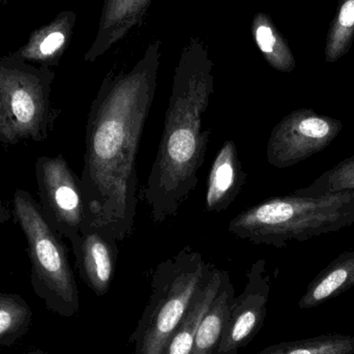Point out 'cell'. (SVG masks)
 Wrapping results in <instances>:
<instances>
[{"mask_svg":"<svg viewBox=\"0 0 354 354\" xmlns=\"http://www.w3.org/2000/svg\"><path fill=\"white\" fill-rule=\"evenodd\" d=\"M32 311L22 297L15 293L0 295V349L12 346L28 333Z\"/></svg>","mask_w":354,"mask_h":354,"instance_id":"2e32d148","label":"cell"},{"mask_svg":"<svg viewBox=\"0 0 354 354\" xmlns=\"http://www.w3.org/2000/svg\"><path fill=\"white\" fill-rule=\"evenodd\" d=\"M354 189V157L345 160L334 169L326 172L314 181L307 189H301L295 194L308 197L330 195L338 192Z\"/></svg>","mask_w":354,"mask_h":354,"instance_id":"ffe728a7","label":"cell"},{"mask_svg":"<svg viewBox=\"0 0 354 354\" xmlns=\"http://www.w3.org/2000/svg\"><path fill=\"white\" fill-rule=\"evenodd\" d=\"M12 204L15 221L26 239L33 292L55 315H78L80 297L64 237L46 220L28 192L17 189Z\"/></svg>","mask_w":354,"mask_h":354,"instance_id":"5b68a950","label":"cell"},{"mask_svg":"<svg viewBox=\"0 0 354 354\" xmlns=\"http://www.w3.org/2000/svg\"><path fill=\"white\" fill-rule=\"evenodd\" d=\"M256 41L270 66L281 72H292L295 59L287 41L266 17L260 19L255 29Z\"/></svg>","mask_w":354,"mask_h":354,"instance_id":"d6986e66","label":"cell"},{"mask_svg":"<svg viewBox=\"0 0 354 354\" xmlns=\"http://www.w3.org/2000/svg\"><path fill=\"white\" fill-rule=\"evenodd\" d=\"M23 354H48L45 353L44 351H41V349H35V351H28V353H23Z\"/></svg>","mask_w":354,"mask_h":354,"instance_id":"7402d4cb","label":"cell"},{"mask_svg":"<svg viewBox=\"0 0 354 354\" xmlns=\"http://www.w3.org/2000/svg\"><path fill=\"white\" fill-rule=\"evenodd\" d=\"M266 261L258 260L247 274L248 282L241 295L233 299L214 354H239L262 328L268 310L270 283Z\"/></svg>","mask_w":354,"mask_h":354,"instance_id":"9c48e42d","label":"cell"},{"mask_svg":"<svg viewBox=\"0 0 354 354\" xmlns=\"http://www.w3.org/2000/svg\"><path fill=\"white\" fill-rule=\"evenodd\" d=\"M155 91L156 66H138L128 75L103 83L87 118L80 179L88 226L118 243L134 229L137 156Z\"/></svg>","mask_w":354,"mask_h":354,"instance_id":"6da1fadb","label":"cell"},{"mask_svg":"<svg viewBox=\"0 0 354 354\" xmlns=\"http://www.w3.org/2000/svg\"><path fill=\"white\" fill-rule=\"evenodd\" d=\"M118 243L95 227H86L81 233L74 251L76 268L84 284L97 297H105L111 288L120 255Z\"/></svg>","mask_w":354,"mask_h":354,"instance_id":"30bf717a","label":"cell"},{"mask_svg":"<svg viewBox=\"0 0 354 354\" xmlns=\"http://www.w3.org/2000/svg\"><path fill=\"white\" fill-rule=\"evenodd\" d=\"M342 129L339 120L313 110H297L272 130L266 149L268 163L284 169L305 161L330 145Z\"/></svg>","mask_w":354,"mask_h":354,"instance_id":"ba28073f","label":"cell"},{"mask_svg":"<svg viewBox=\"0 0 354 354\" xmlns=\"http://www.w3.org/2000/svg\"><path fill=\"white\" fill-rule=\"evenodd\" d=\"M74 20L73 12H62L51 22L33 30L27 43L10 55L35 66H57L70 41Z\"/></svg>","mask_w":354,"mask_h":354,"instance_id":"7c38bea8","label":"cell"},{"mask_svg":"<svg viewBox=\"0 0 354 354\" xmlns=\"http://www.w3.org/2000/svg\"><path fill=\"white\" fill-rule=\"evenodd\" d=\"M225 274L226 270L214 266L207 282L198 293L180 326L168 342L164 354H191L196 333L212 301L218 295Z\"/></svg>","mask_w":354,"mask_h":354,"instance_id":"4fadbf2b","label":"cell"},{"mask_svg":"<svg viewBox=\"0 0 354 354\" xmlns=\"http://www.w3.org/2000/svg\"><path fill=\"white\" fill-rule=\"evenodd\" d=\"M0 295H1V291H0Z\"/></svg>","mask_w":354,"mask_h":354,"instance_id":"cb8c5ba5","label":"cell"},{"mask_svg":"<svg viewBox=\"0 0 354 354\" xmlns=\"http://www.w3.org/2000/svg\"><path fill=\"white\" fill-rule=\"evenodd\" d=\"M247 174L239 161L236 143L225 141L214 158L207 178L205 209L207 212H223L234 201L245 185Z\"/></svg>","mask_w":354,"mask_h":354,"instance_id":"8fae6325","label":"cell"},{"mask_svg":"<svg viewBox=\"0 0 354 354\" xmlns=\"http://www.w3.org/2000/svg\"><path fill=\"white\" fill-rule=\"evenodd\" d=\"M354 285V253L337 260L318 277L299 301L301 309L317 307Z\"/></svg>","mask_w":354,"mask_h":354,"instance_id":"9a60e30c","label":"cell"},{"mask_svg":"<svg viewBox=\"0 0 354 354\" xmlns=\"http://www.w3.org/2000/svg\"><path fill=\"white\" fill-rule=\"evenodd\" d=\"M353 223L354 189L318 197L293 193L245 208L230 221L228 231L255 245L283 247Z\"/></svg>","mask_w":354,"mask_h":354,"instance_id":"3957f363","label":"cell"},{"mask_svg":"<svg viewBox=\"0 0 354 354\" xmlns=\"http://www.w3.org/2000/svg\"><path fill=\"white\" fill-rule=\"evenodd\" d=\"M35 169L41 212L74 252L89 223L80 177L62 155L37 158Z\"/></svg>","mask_w":354,"mask_h":354,"instance_id":"52a82bcc","label":"cell"},{"mask_svg":"<svg viewBox=\"0 0 354 354\" xmlns=\"http://www.w3.org/2000/svg\"><path fill=\"white\" fill-rule=\"evenodd\" d=\"M8 1H10V0H0V8H1V6H6Z\"/></svg>","mask_w":354,"mask_h":354,"instance_id":"603a6c76","label":"cell"},{"mask_svg":"<svg viewBox=\"0 0 354 354\" xmlns=\"http://www.w3.org/2000/svg\"><path fill=\"white\" fill-rule=\"evenodd\" d=\"M10 218H12V212H10L8 208L6 207L3 201H2L1 196H0V226L10 221Z\"/></svg>","mask_w":354,"mask_h":354,"instance_id":"44dd1931","label":"cell"},{"mask_svg":"<svg viewBox=\"0 0 354 354\" xmlns=\"http://www.w3.org/2000/svg\"><path fill=\"white\" fill-rule=\"evenodd\" d=\"M212 93L209 66H179L145 193L151 218L157 224L174 218L197 187L198 172L212 134L202 128Z\"/></svg>","mask_w":354,"mask_h":354,"instance_id":"7a4b0ae2","label":"cell"},{"mask_svg":"<svg viewBox=\"0 0 354 354\" xmlns=\"http://www.w3.org/2000/svg\"><path fill=\"white\" fill-rule=\"evenodd\" d=\"M214 268L189 245L158 264L149 303L129 338L134 354H164Z\"/></svg>","mask_w":354,"mask_h":354,"instance_id":"277c9868","label":"cell"},{"mask_svg":"<svg viewBox=\"0 0 354 354\" xmlns=\"http://www.w3.org/2000/svg\"><path fill=\"white\" fill-rule=\"evenodd\" d=\"M55 73L49 66L12 57L0 58V143L43 142L59 111L52 106Z\"/></svg>","mask_w":354,"mask_h":354,"instance_id":"8992f818","label":"cell"},{"mask_svg":"<svg viewBox=\"0 0 354 354\" xmlns=\"http://www.w3.org/2000/svg\"><path fill=\"white\" fill-rule=\"evenodd\" d=\"M354 337L326 335L317 338L280 343L258 354H353Z\"/></svg>","mask_w":354,"mask_h":354,"instance_id":"ac0fdd59","label":"cell"},{"mask_svg":"<svg viewBox=\"0 0 354 354\" xmlns=\"http://www.w3.org/2000/svg\"><path fill=\"white\" fill-rule=\"evenodd\" d=\"M353 41L354 0H341L326 35V62L333 64L346 55Z\"/></svg>","mask_w":354,"mask_h":354,"instance_id":"e0dca14e","label":"cell"},{"mask_svg":"<svg viewBox=\"0 0 354 354\" xmlns=\"http://www.w3.org/2000/svg\"><path fill=\"white\" fill-rule=\"evenodd\" d=\"M234 297V286L228 272H226L218 295L198 328L191 354L214 353L220 343L229 308Z\"/></svg>","mask_w":354,"mask_h":354,"instance_id":"5bb4252c","label":"cell"}]
</instances>
